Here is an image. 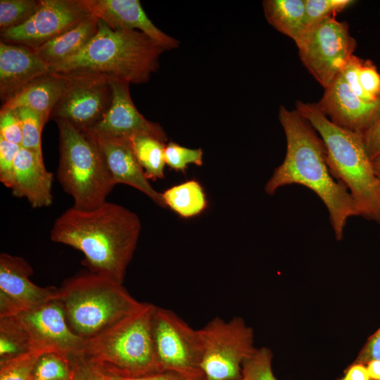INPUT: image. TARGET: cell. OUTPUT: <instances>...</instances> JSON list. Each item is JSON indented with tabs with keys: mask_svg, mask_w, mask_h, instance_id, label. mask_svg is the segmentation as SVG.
Here are the masks:
<instances>
[{
	"mask_svg": "<svg viewBox=\"0 0 380 380\" xmlns=\"http://www.w3.org/2000/svg\"><path fill=\"white\" fill-rule=\"evenodd\" d=\"M140 231L137 214L106 201L91 210H66L53 222L50 238L81 251L89 272L122 284Z\"/></svg>",
	"mask_w": 380,
	"mask_h": 380,
	"instance_id": "cell-1",
	"label": "cell"
},
{
	"mask_svg": "<svg viewBox=\"0 0 380 380\" xmlns=\"http://www.w3.org/2000/svg\"><path fill=\"white\" fill-rule=\"evenodd\" d=\"M279 120L286 140L282 163L273 172L265 191L274 194L280 187L299 184L312 190L327 207L337 241L343 238L348 218L360 216L346 186L331 175L325 144L317 131L296 109H279Z\"/></svg>",
	"mask_w": 380,
	"mask_h": 380,
	"instance_id": "cell-2",
	"label": "cell"
},
{
	"mask_svg": "<svg viewBox=\"0 0 380 380\" xmlns=\"http://www.w3.org/2000/svg\"><path fill=\"white\" fill-rule=\"evenodd\" d=\"M165 50L137 30H114L99 19L98 30L77 53L50 67L51 72H91L132 84L147 82Z\"/></svg>",
	"mask_w": 380,
	"mask_h": 380,
	"instance_id": "cell-3",
	"label": "cell"
},
{
	"mask_svg": "<svg viewBox=\"0 0 380 380\" xmlns=\"http://www.w3.org/2000/svg\"><path fill=\"white\" fill-rule=\"evenodd\" d=\"M296 110L323 140L330 172L346 186L360 216L380 224V179L367 152L362 134L334 124L316 103L298 100Z\"/></svg>",
	"mask_w": 380,
	"mask_h": 380,
	"instance_id": "cell-4",
	"label": "cell"
},
{
	"mask_svg": "<svg viewBox=\"0 0 380 380\" xmlns=\"http://www.w3.org/2000/svg\"><path fill=\"white\" fill-rule=\"evenodd\" d=\"M156 307L143 303L135 312L85 340L81 355L120 377H137L162 371L153 336Z\"/></svg>",
	"mask_w": 380,
	"mask_h": 380,
	"instance_id": "cell-5",
	"label": "cell"
},
{
	"mask_svg": "<svg viewBox=\"0 0 380 380\" xmlns=\"http://www.w3.org/2000/svg\"><path fill=\"white\" fill-rule=\"evenodd\" d=\"M56 299L72 331L84 340L135 312L143 303L122 284L89 271L65 280Z\"/></svg>",
	"mask_w": 380,
	"mask_h": 380,
	"instance_id": "cell-6",
	"label": "cell"
},
{
	"mask_svg": "<svg viewBox=\"0 0 380 380\" xmlns=\"http://www.w3.org/2000/svg\"><path fill=\"white\" fill-rule=\"evenodd\" d=\"M58 129L57 179L73 199L74 208L91 210L106 202L116 185L95 140L89 131L65 120H55Z\"/></svg>",
	"mask_w": 380,
	"mask_h": 380,
	"instance_id": "cell-7",
	"label": "cell"
},
{
	"mask_svg": "<svg viewBox=\"0 0 380 380\" xmlns=\"http://www.w3.org/2000/svg\"><path fill=\"white\" fill-rule=\"evenodd\" d=\"M202 341L201 369L205 380H241L242 365L251 356L253 331L240 317H216L198 329Z\"/></svg>",
	"mask_w": 380,
	"mask_h": 380,
	"instance_id": "cell-8",
	"label": "cell"
},
{
	"mask_svg": "<svg viewBox=\"0 0 380 380\" xmlns=\"http://www.w3.org/2000/svg\"><path fill=\"white\" fill-rule=\"evenodd\" d=\"M296 46L304 67L325 89L354 55L357 42L348 24L334 17L308 27Z\"/></svg>",
	"mask_w": 380,
	"mask_h": 380,
	"instance_id": "cell-9",
	"label": "cell"
},
{
	"mask_svg": "<svg viewBox=\"0 0 380 380\" xmlns=\"http://www.w3.org/2000/svg\"><path fill=\"white\" fill-rule=\"evenodd\" d=\"M157 359L162 370L192 378H204L201 369L202 341L194 329L175 312L156 307L152 322Z\"/></svg>",
	"mask_w": 380,
	"mask_h": 380,
	"instance_id": "cell-10",
	"label": "cell"
},
{
	"mask_svg": "<svg viewBox=\"0 0 380 380\" xmlns=\"http://www.w3.org/2000/svg\"><path fill=\"white\" fill-rule=\"evenodd\" d=\"M50 118L67 121L80 130L93 128L106 115L112 102L108 76L91 72H73Z\"/></svg>",
	"mask_w": 380,
	"mask_h": 380,
	"instance_id": "cell-11",
	"label": "cell"
},
{
	"mask_svg": "<svg viewBox=\"0 0 380 380\" xmlns=\"http://www.w3.org/2000/svg\"><path fill=\"white\" fill-rule=\"evenodd\" d=\"M13 317L27 336L30 350L66 356L82 353L85 340L72 331L56 299Z\"/></svg>",
	"mask_w": 380,
	"mask_h": 380,
	"instance_id": "cell-12",
	"label": "cell"
},
{
	"mask_svg": "<svg viewBox=\"0 0 380 380\" xmlns=\"http://www.w3.org/2000/svg\"><path fill=\"white\" fill-rule=\"evenodd\" d=\"M90 14L82 0H42L39 8L26 22L1 32V41L36 49Z\"/></svg>",
	"mask_w": 380,
	"mask_h": 380,
	"instance_id": "cell-13",
	"label": "cell"
},
{
	"mask_svg": "<svg viewBox=\"0 0 380 380\" xmlns=\"http://www.w3.org/2000/svg\"><path fill=\"white\" fill-rule=\"evenodd\" d=\"M32 274L25 259L0 254V319L15 316L56 298L58 289L36 285L30 279Z\"/></svg>",
	"mask_w": 380,
	"mask_h": 380,
	"instance_id": "cell-14",
	"label": "cell"
},
{
	"mask_svg": "<svg viewBox=\"0 0 380 380\" xmlns=\"http://www.w3.org/2000/svg\"><path fill=\"white\" fill-rule=\"evenodd\" d=\"M112 102L104 117L91 131L130 139L148 135L167 143V135L157 122L148 120L135 107L129 94V83L109 77Z\"/></svg>",
	"mask_w": 380,
	"mask_h": 380,
	"instance_id": "cell-15",
	"label": "cell"
},
{
	"mask_svg": "<svg viewBox=\"0 0 380 380\" xmlns=\"http://www.w3.org/2000/svg\"><path fill=\"white\" fill-rule=\"evenodd\" d=\"M316 104L334 124L362 134L374 121L380 109V101L371 102L360 98L341 73L324 89Z\"/></svg>",
	"mask_w": 380,
	"mask_h": 380,
	"instance_id": "cell-16",
	"label": "cell"
},
{
	"mask_svg": "<svg viewBox=\"0 0 380 380\" xmlns=\"http://www.w3.org/2000/svg\"><path fill=\"white\" fill-rule=\"evenodd\" d=\"M87 131L95 140L116 184H123L134 187L158 206L166 208L162 193L156 191L146 178L129 139Z\"/></svg>",
	"mask_w": 380,
	"mask_h": 380,
	"instance_id": "cell-17",
	"label": "cell"
},
{
	"mask_svg": "<svg viewBox=\"0 0 380 380\" xmlns=\"http://www.w3.org/2000/svg\"><path fill=\"white\" fill-rule=\"evenodd\" d=\"M89 12L114 30H137L165 51L177 48L179 42L158 29L148 18L139 0H82Z\"/></svg>",
	"mask_w": 380,
	"mask_h": 380,
	"instance_id": "cell-18",
	"label": "cell"
},
{
	"mask_svg": "<svg viewBox=\"0 0 380 380\" xmlns=\"http://www.w3.org/2000/svg\"><path fill=\"white\" fill-rule=\"evenodd\" d=\"M51 72L34 49L0 42V99L5 103L34 80Z\"/></svg>",
	"mask_w": 380,
	"mask_h": 380,
	"instance_id": "cell-19",
	"label": "cell"
},
{
	"mask_svg": "<svg viewBox=\"0 0 380 380\" xmlns=\"http://www.w3.org/2000/svg\"><path fill=\"white\" fill-rule=\"evenodd\" d=\"M53 174L46 169L43 158L21 147L15 160L13 195L26 198L34 208L49 207L53 202Z\"/></svg>",
	"mask_w": 380,
	"mask_h": 380,
	"instance_id": "cell-20",
	"label": "cell"
},
{
	"mask_svg": "<svg viewBox=\"0 0 380 380\" xmlns=\"http://www.w3.org/2000/svg\"><path fill=\"white\" fill-rule=\"evenodd\" d=\"M70 81L67 73L51 72L27 84L15 96L2 104L1 108H27L41 114L46 122L63 96Z\"/></svg>",
	"mask_w": 380,
	"mask_h": 380,
	"instance_id": "cell-21",
	"label": "cell"
},
{
	"mask_svg": "<svg viewBox=\"0 0 380 380\" xmlns=\"http://www.w3.org/2000/svg\"><path fill=\"white\" fill-rule=\"evenodd\" d=\"M99 19L90 14L75 26L34 49L50 67L77 53L95 35Z\"/></svg>",
	"mask_w": 380,
	"mask_h": 380,
	"instance_id": "cell-22",
	"label": "cell"
},
{
	"mask_svg": "<svg viewBox=\"0 0 380 380\" xmlns=\"http://www.w3.org/2000/svg\"><path fill=\"white\" fill-rule=\"evenodd\" d=\"M262 8L268 23L297 44L308 27L305 0H264Z\"/></svg>",
	"mask_w": 380,
	"mask_h": 380,
	"instance_id": "cell-23",
	"label": "cell"
},
{
	"mask_svg": "<svg viewBox=\"0 0 380 380\" xmlns=\"http://www.w3.org/2000/svg\"><path fill=\"white\" fill-rule=\"evenodd\" d=\"M162 196L165 206L184 218L198 215L207 208L204 190L195 179L173 186L162 193Z\"/></svg>",
	"mask_w": 380,
	"mask_h": 380,
	"instance_id": "cell-24",
	"label": "cell"
},
{
	"mask_svg": "<svg viewBox=\"0 0 380 380\" xmlns=\"http://www.w3.org/2000/svg\"><path fill=\"white\" fill-rule=\"evenodd\" d=\"M129 140L146 178L148 180L163 179L166 165L165 148L167 143L148 135H138Z\"/></svg>",
	"mask_w": 380,
	"mask_h": 380,
	"instance_id": "cell-25",
	"label": "cell"
},
{
	"mask_svg": "<svg viewBox=\"0 0 380 380\" xmlns=\"http://www.w3.org/2000/svg\"><path fill=\"white\" fill-rule=\"evenodd\" d=\"M31 351L27 336L14 317L0 319V362Z\"/></svg>",
	"mask_w": 380,
	"mask_h": 380,
	"instance_id": "cell-26",
	"label": "cell"
},
{
	"mask_svg": "<svg viewBox=\"0 0 380 380\" xmlns=\"http://www.w3.org/2000/svg\"><path fill=\"white\" fill-rule=\"evenodd\" d=\"M42 0H1L0 31L22 25L39 8Z\"/></svg>",
	"mask_w": 380,
	"mask_h": 380,
	"instance_id": "cell-27",
	"label": "cell"
},
{
	"mask_svg": "<svg viewBox=\"0 0 380 380\" xmlns=\"http://www.w3.org/2000/svg\"><path fill=\"white\" fill-rule=\"evenodd\" d=\"M14 110L20 119L22 127L21 147L32 151L43 158L41 139L43 127L46 122L44 117L27 108H18Z\"/></svg>",
	"mask_w": 380,
	"mask_h": 380,
	"instance_id": "cell-28",
	"label": "cell"
},
{
	"mask_svg": "<svg viewBox=\"0 0 380 380\" xmlns=\"http://www.w3.org/2000/svg\"><path fill=\"white\" fill-rule=\"evenodd\" d=\"M43 354L28 351L0 362V380H34V369Z\"/></svg>",
	"mask_w": 380,
	"mask_h": 380,
	"instance_id": "cell-29",
	"label": "cell"
},
{
	"mask_svg": "<svg viewBox=\"0 0 380 380\" xmlns=\"http://www.w3.org/2000/svg\"><path fill=\"white\" fill-rule=\"evenodd\" d=\"M68 357L55 353L41 355L36 364L34 380H70Z\"/></svg>",
	"mask_w": 380,
	"mask_h": 380,
	"instance_id": "cell-30",
	"label": "cell"
},
{
	"mask_svg": "<svg viewBox=\"0 0 380 380\" xmlns=\"http://www.w3.org/2000/svg\"><path fill=\"white\" fill-rule=\"evenodd\" d=\"M305 23L311 27L336 15L355 3L353 0H305Z\"/></svg>",
	"mask_w": 380,
	"mask_h": 380,
	"instance_id": "cell-31",
	"label": "cell"
},
{
	"mask_svg": "<svg viewBox=\"0 0 380 380\" xmlns=\"http://www.w3.org/2000/svg\"><path fill=\"white\" fill-rule=\"evenodd\" d=\"M272 353L266 347L257 348L242 365V376L246 380H277L272 369Z\"/></svg>",
	"mask_w": 380,
	"mask_h": 380,
	"instance_id": "cell-32",
	"label": "cell"
},
{
	"mask_svg": "<svg viewBox=\"0 0 380 380\" xmlns=\"http://www.w3.org/2000/svg\"><path fill=\"white\" fill-rule=\"evenodd\" d=\"M203 155L201 148H186L172 141L165 145V163L170 169L176 171L185 172L189 164L201 166Z\"/></svg>",
	"mask_w": 380,
	"mask_h": 380,
	"instance_id": "cell-33",
	"label": "cell"
},
{
	"mask_svg": "<svg viewBox=\"0 0 380 380\" xmlns=\"http://www.w3.org/2000/svg\"><path fill=\"white\" fill-rule=\"evenodd\" d=\"M357 80L362 91L369 101H380V75L372 61L361 58Z\"/></svg>",
	"mask_w": 380,
	"mask_h": 380,
	"instance_id": "cell-34",
	"label": "cell"
},
{
	"mask_svg": "<svg viewBox=\"0 0 380 380\" xmlns=\"http://www.w3.org/2000/svg\"><path fill=\"white\" fill-rule=\"evenodd\" d=\"M20 148L0 137V181L9 189L13 184L15 160Z\"/></svg>",
	"mask_w": 380,
	"mask_h": 380,
	"instance_id": "cell-35",
	"label": "cell"
},
{
	"mask_svg": "<svg viewBox=\"0 0 380 380\" xmlns=\"http://www.w3.org/2000/svg\"><path fill=\"white\" fill-rule=\"evenodd\" d=\"M70 380H103V369L81 354L69 355Z\"/></svg>",
	"mask_w": 380,
	"mask_h": 380,
	"instance_id": "cell-36",
	"label": "cell"
},
{
	"mask_svg": "<svg viewBox=\"0 0 380 380\" xmlns=\"http://www.w3.org/2000/svg\"><path fill=\"white\" fill-rule=\"evenodd\" d=\"M0 137L11 143L22 145L21 123L14 110L1 108Z\"/></svg>",
	"mask_w": 380,
	"mask_h": 380,
	"instance_id": "cell-37",
	"label": "cell"
},
{
	"mask_svg": "<svg viewBox=\"0 0 380 380\" xmlns=\"http://www.w3.org/2000/svg\"><path fill=\"white\" fill-rule=\"evenodd\" d=\"M367 152L372 161L380 158V109L369 127L362 134Z\"/></svg>",
	"mask_w": 380,
	"mask_h": 380,
	"instance_id": "cell-38",
	"label": "cell"
},
{
	"mask_svg": "<svg viewBox=\"0 0 380 380\" xmlns=\"http://www.w3.org/2000/svg\"><path fill=\"white\" fill-rule=\"evenodd\" d=\"M372 360H380V327L369 337L353 362L366 365Z\"/></svg>",
	"mask_w": 380,
	"mask_h": 380,
	"instance_id": "cell-39",
	"label": "cell"
},
{
	"mask_svg": "<svg viewBox=\"0 0 380 380\" xmlns=\"http://www.w3.org/2000/svg\"><path fill=\"white\" fill-rule=\"evenodd\" d=\"M118 378L119 380H198L185 374L170 370H162L137 377L118 376Z\"/></svg>",
	"mask_w": 380,
	"mask_h": 380,
	"instance_id": "cell-40",
	"label": "cell"
},
{
	"mask_svg": "<svg viewBox=\"0 0 380 380\" xmlns=\"http://www.w3.org/2000/svg\"><path fill=\"white\" fill-rule=\"evenodd\" d=\"M336 380H371L366 365L353 362L344 371L343 376Z\"/></svg>",
	"mask_w": 380,
	"mask_h": 380,
	"instance_id": "cell-41",
	"label": "cell"
},
{
	"mask_svg": "<svg viewBox=\"0 0 380 380\" xmlns=\"http://www.w3.org/2000/svg\"><path fill=\"white\" fill-rule=\"evenodd\" d=\"M371 380H380V360H372L366 364Z\"/></svg>",
	"mask_w": 380,
	"mask_h": 380,
	"instance_id": "cell-42",
	"label": "cell"
},
{
	"mask_svg": "<svg viewBox=\"0 0 380 380\" xmlns=\"http://www.w3.org/2000/svg\"><path fill=\"white\" fill-rule=\"evenodd\" d=\"M103 380H119V378L118 376L103 369Z\"/></svg>",
	"mask_w": 380,
	"mask_h": 380,
	"instance_id": "cell-43",
	"label": "cell"
},
{
	"mask_svg": "<svg viewBox=\"0 0 380 380\" xmlns=\"http://www.w3.org/2000/svg\"><path fill=\"white\" fill-rule=\"evenodd\" d=\"M373 165L376 174L380 173V158L373 161Z\"/></svg>",
	"mask_w": 380,
	"mask_h": 380,
	"instance_id": "cell-44",
	"label": "cell"
},
{
	"mask_svg": "<svg viewBox=\"0 0 380 380\" xmlns=\"http://www.w3.org/2000/svg\"><path fill=\"white\" fill-rule=\"evenodd\" d=\"M377 175H378V177H379V179H380V173H379V174H377Z\"/></svg>",
	"mask_w": 380,
	"mask_h": 380,
	"instance_id": "cell-45",
	"label": "cell"
},
{
	"mask_svg": "<svg viewBox=\"0 0 380 380\" xmlns=\"http://www.w3.org/2000/svg\"><path fill=\"white\" fill-rule=\"evenodd\" d=\"M198 380H205V379L204 378H203V379H198Z\"/></svg>",
	"mask_w": 380,
	"mask_h": 380,
	"instance_id": "cell-46",
	"label": "cell"
},
{
	"mask_svg": "<svg viewBox=\"0 0 380 380\" xmlns=\"http://www.w3.org/2000/svg\"><path fill=\"white\" fill-rule=\"evenodd\" d=\"M241 380H246L245 379L242 378Z\"/></svg>",
	"mask_w": 380,
	"mask_h": 380,
	"instance_id": "cell-47",
	"label": "cell"
},
{
	"mask_svg": "<svg viewBox=\"0 0 380 380\" xmlns=\"http://www.w3.org/2000/svg\"><path fill=\"white\" fill-rule=\"evenodd\" d=\"M379 15H380V10H379Z\"/></svg>",
	"mask_w": 380,
	"mask_h": 380,
	"instance_id": "cell-48",
	"label": "cell"
}]
</instances>
